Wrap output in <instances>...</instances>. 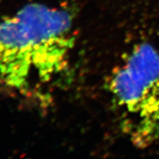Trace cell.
Here are the masks:
<instances>
[{"label":"cell","mask_w":159,"mask_h":159,"mask_svg":"<svg viewBox=\"0 0 159 159\" xmlns=\"http://www.w3.org/2000/svg\"><path fill=\"white\" fill-rule=\"evenodd\" d=\"M74 46L68 11L25 5L0 21V78L21 94H35L67 70Z\"/></svg>","instance_id":"obj_1"},{"label":"cell","mask_w":159,"mask_h":159,"mask_svg":"<svg viewBox=\"0 0 159 159\" xmlns=\"http://www.w3.org/2000/svg\"><path fill=\"white\" fill-rule=\"evenodd\" d=\"M109 90L120 111L123 130L144 148L159 136V52L144 43L113 72Z\"/></svg>","instance_id":"obj_2"}]
</instances>
